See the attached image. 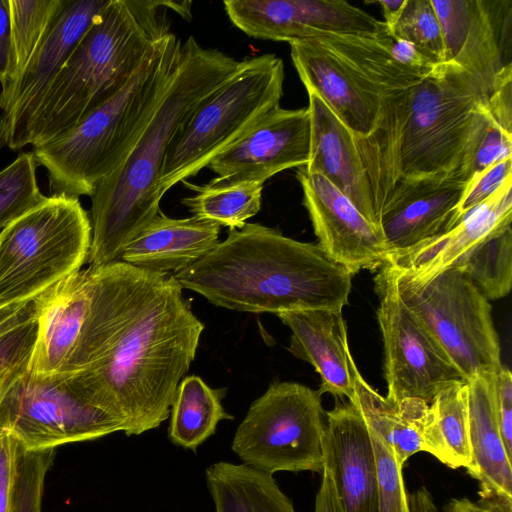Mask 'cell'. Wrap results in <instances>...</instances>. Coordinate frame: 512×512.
<instances>
[{
  "instance_id": "1",
  "label": "cell",
  "mask_w": 512,
  "mask_h": 512,
  "mask_svg": "<svg viewBox=\"0 0 512 512\" xmlns=\"http://www.w3.org/2000/svg\"><path fill=\"white\" fill-rule=\"evenodd\" d=\"M87 314L59 378L127 436L168 419L204 324L171 273L114 261L88 267Z\"/></svg>"
},
{
  "instance_id": "2",
  "label": "cell",
  "mask_w": 512,
  "mask_h": 512,
  "mask_svg": "<svg viewBox=\"0 0 512 512\" xmlns=\"http://www.w3.org/2000/svg\"><path fill=\"white\" fill-rule=\"evenodd\" d=\"M492 88L453 62L418 84L386 96L373 131L352 136L378 217L402 180L457 174L483 125Z\"/></svg>"
},
{
  "instance_id": "3",
  "label": "cell",
  "mask_w": 512,
  "mask_h": 512,
  "mask_svg": "<svg viewBox=\"0 0 512 512\" xmlns=\"http://www.w3.org/2000/svg\"><path fill=\"white\" fill-rule=\"evenodd\" d=\"M183 289L215 306L250 313L329 309L349 303L353 274L318 244L301 242L259 223L227 237L172 274Z\"/></svg>"
},
{
  "instance_id": "4",
  "label": "cell",
  "mask_w": 512,
  "mask_h": 512,
  "mask_svg": "<svg viewBox=\"0 0 512 512\" xmlns=\"http://www.w3.org/2000/svg\"><path fill=\"white\" fill-rule=\"evenodd\" d=\"M226 53L204 48L190 36L157 110L122 165L91 197V244L87 262L97 267L121 260L128 246L159 214L158 179L175 134L213 92L243 67Z\"/></svg>"
},
{
  "instance_id": "5",
  "label": "cell",
  "mask_w": 512,
  "mask_h": 512,
  "mask_svg": "<svg viewBox=\"0 0 512 512\" xmlns=\"http://www.w3.org/2000/svg\"><path fill=\"white\" fill-rule=\"evenodd\" d=\"M176 1L109 0L56 76L17 149L69 130L122 90L170 31Z\"/></svg>"
},
{
  "instance_id": "6",
  "label": "cell",
  "mask_w": 512,
  "mask_h": 512,
  "mask_svg": "<svg viewBox=\"0 0 512 512\" xmlns=\"http://www.w3.org/2000/svg\"><path fill=\"white\" fill-rule=\"evenodd\" d=\"M182 43L169 33L114 97L69 130L33 147L38 165L47 171L52 195L91 196L122 165L176 73Z\"/></svg>"
},
{
  "instance_id": "7",
  "label": "cell",
  "mask_w": 512,
  "mask_h": 512,
  "mask_svg": "<svg viewBox=\"0 0 512 512\" xmlns=\"http://www.w3.org/2000/svg\"><path fill=\"white\" fill-rule=\"evenodd\" d=\"M284 64L274 54L246 59L240 71L206 98L172 139L158 179L162 196L196 175L280 106Z\"/></svg>"
},
{
  "instance_id": "8",
  "label": "cell",
  "mask_w": 512,
  "mask_h": 512,
  "mask_svg": "<svg viewBox=\"0 0 512 512\" xmlns=\"http://www.w3.org/2000/svg\"><path fill=\"white\" fill-rule=\"evenodd\" d=\"M91 222L79 198L51 195L0 232V305L36 298L87 262Z\"/></svg>"
},
{
  "instance_id": "9",
  "label": "cell",
  "mask_w": 512,
  "mask_h": 512,
  "mask_svg": "<svg viewBox=\"0 0 512 512\" xmlns=\"http://www.w3.org/2000/svg\"><path fill=\"white\" fill-rule=\"evenodd\" d=\"M386 264V263H385ZM392 271L401 301L441 346L465 381L494 376L503 365L489 300L451 267L422 283Z\"/></svg>"
},
{
  "instance_id": "10",
  "label": "cell",
  "mask_w": 512,
  "mask_h": 512,
  "mask_svg": "<svg viewBox=\"0 0 512 512\" xmlns=\"http://www.w3.org/2000/svg\"><path fill=\"white\" fill-rule=\"evenodd\" d=\"M325 426L318 390L275 380L250 405L231 448L242 464L270 475L322 473Z\"/></svg>"
},
{
  "instance_id": "11",
  "label": "cell",
  "mask_w": 512,
  "mask_h": 512,
  "mask_svg": "<svg viewBox=\"0 0 512 512\" xmlns=\"http://www.w3.org/2000/svg\"><path fill=\"white\" fill-rule=\"evenodd\" d=\"M122 431L117 420L77 396L57 377L27 371L0 398V435L25 451L56 449Z\"/></svg>"
},
{
  "instance_id": "12",
  "label": "cell",
  "mask_w": 512,
  "mask_h": 512,
  "mask_svg": "<svg viewBox=\"0 0 512 512\" xmlns=\"http://www.w3.org/2000/svg\"><path fill=\"white\" fill-rule=\"evenodd\" d=\"M377 320L384 344L387 399L415 398L431 404L455 383L466 382L420 320L401 301L395 277L384 264L375 278Z\"/></svg>"
},
{
  "instance_id": "13",
  "label": "cell",
  "mask_w": 512,
  "mask_h": 512,
  "mask_svg": "<svg viewBox=\"0 0 512 512\" xmlns=\"http://www.w3.org/2000/svg\"><path fill=\"white\" fill-rule=\"evenodd\" d=\"M109 0H64L47 35L19 76L1 88L0 148L18 141L48 88Z\"/></svg>"
},
{
  "instance_id": "14",
  "label": "cell",
  "mask_w": 512,
  "mask_h": 512,
  "mask_svg": "<svg viewBox=\"0 0 512 512\" xmlns=\"http://www.w3.org/2000/svg\"><path fill=\"white\" fill-rule=\"evenodd\" d=\"M231 23L246 35L288 42L324 34L374 37L382 21L347 1L336 0H226Z\"/></svg>"
},
{
  "instance_id": "15",
  "label": "cell",
  "mask_w": 512,
  "mask_h": 512,
  "mask_svg": "<svg viewBox=\"0 0 512 512\" xmlns=\"http://www.w3.org/2000/svg\"><path fill=\"white\" fill-rule=\"evenodd\" d=\"M296 177L318 245L353 275L362 270L378 271L389 255L381 230L322 175L302 166Z\"/></svg>"
},
{
  "instance_id": "16",
  "label": "cell",
  "mask_w": 512,
  "mask_h": 512,
  "mask_svg": "<svg viewBox=\"0 0 512 512\" xmlns=\"http://www.w3.org/2000/svg\"><path fill=\"white\" fill-rule=\"evenodd\" d=\"M453 62L493 90L511 65V0H431Z\"/></svg>"
},
{
  "instance_id": "17",
  "label": "cell",
  "mask_w": 512,
  "mask_h": 512,
  "mask_svg": "<svg viewBox=\"0 0 512 512\" xmlns=\"http://www.w3.org/2000/svg\"><path fill=\"white\" fill-rule=\"evenodd\" d=\"M289 45L293 65L307 92L319 96L352 136L369 135L386 97L382 90L318 38Z\"/></svg>"
},
{
  "instance_id": "18",
  "label": "cell",
  "mask_w": 512,
  "mask_h": 512,
  "mask_svg": "<svg viewBox=\"0 0 512 512\" xmlns=\"http://www.w3.org/2000/svg\"><path fill=\"white\" fill-rule=\"evenodd\" d=\"M310 134L308 108L279 106L207 167L218 178L265 183L279 172L307 165Z\"/></svg>"
},
{
  "instance_id": "19",
  "label": "cell",
  "mask_w": 512,
  "mask_h": 512,
  "mask_svg": "<svg viewBox=\"0 0 512 512\" xmlns=\"http://www.w3.org/2000/svg\"><path fill=\"white\" fill-rule=\"evenodd\" d=\"M323 458L343 512H378L377 464L369 429L348 400L326 413Z\"/></svg>"
},
{
  "instance_id": "20",
  "label": "cell",
  "mask_w": 512,
  "mask_h": 512,
  "mask_svg": "<svg viewBox=\"0 0 512 512\" xmlns=\"http://www.w3.org/2000/svg\"><path fill=\"white\" fill-rule=\"evenodd\" d=\"M466 185L458 174L398 182L379 214L388 257L450 230Z\"/></svg>"
},
{
  "instance_id": "21",
  "label": "cell",
  "mask_w": 512,
  "mask_h": 512,
  "mask_svg": "<svg viewBox=\"0 0 512 512\" xmlns=\"http://www.w3.org/2000/svg\"><path fill=\"white\" fill-rule=\"evenodd\" d=\"M512 177L485 203L450 230L410 249L392 254L388 264L398 274L422 283L451 268L479 242L511 226Z\"/></svg>"
},
{
  "instance_id": "22",
  "label": "cell",
  "mask_w": 512,
  "mask_h": 512,
  "mask_svg": "<svg viewBox=\"0 0 512 512\" xmlns=\"http://www.w3.org/2000/svg\"><path fill=\"white\" fill-rule=\"evenodd\" d=\"M37 334L27 372L61 374L79 338L90 301L89 269H80L36 297Z\"/></svg>"
},
{
  "instance_id": "23",
  "label": "cell",
  "mask_w": 512,
  "mask_h": 512,
  "mask_svg": "<svg viewBox=\"0 0 512 512\" xmlns=\"http://www.w3.org/2000/svg\"><path fill=\"white\" fill-rule=\"evenodd\" d=\"M292 332L287 350L310 363L320 376L318 392L355 400V365L341 310L309 309L277 314Z\"/></svg>"
},
{
  "instance_id": "24",
  "label": "cell",
  "mask_w": 512,
  "mask_h": 512,
  "mask_svg": "<svg viewBox=\"0 0 512 512\" xmlns=\"http://www.w3.org/2000/svg\"><path fill=\"white\" fill-rule=\"evenodd\" d=\"M494 376H478L467 382L471 460L466 468L480 483L476 504L483 512H512L511 457L494 413Z\"/></svg>"
},
{
  "instance_id": "25",
  "label": "cell",
  "mask_w": 512,
  "mask_h": 512,
  "mask_svg": "<svg viewBox=\"0 0 512 512\" xmlns=\"http://www.w3.org/2000/svg\"><path fill=\"white\" fill-rule=\"evenodd\" d=\"M307 93L311 134L309 160L304 166L306 171L326 178L380 229L368 178L352 134L319 96Z\"/></svg>"
},
{
  "instance_id": "26",
  "label": "cell",
  "mask_w": 512,
  "mask_h": 512,
  "mask_svg": "<svg viewBox=\"0 0 512 512\" xmlns=\"http://www.w3.org/2000/svg\"><path fill=\"white\" fill-rule=\"evenodd\" d=\"M220 226L199 219L170 218L161 211L125 248L121 261L162 273H175L203 257L219 242Z\"/></svg>"
},
{
  "instance_id": "27",
  "label": "cell",
  "mask_w": 512,
  "mask_h": 512,
  "mask_svg": "<svg viewBox=\"0 0 512 512\" xmlns=\"http://www.w3.org/2000/svg\"><path fill=\"white\" fill-rule=\"evenodd\" d=\"M355 400L352 402L373 430L393 453L399 466L422 451L421 430L429 404L409 398L395 403L380 395L353 367Z\"/></svg>"
},
{
  "instance_id": "28",
  "label": "cell",
  "mask_w": 512,
  "mask_h": 512,
  "mask_svg": "<svg viewBox=\"0 0 512 512\" xmlns=\"http://www.w3.org/2000/svg\"><path fill=\"white\" fill-rule=\"evenodd\" d=\"M205 479L215 512H296L273 475L244 464L213 463Z\"/></svg>"
},
{
  "instance_id": "29",
  "label": "cell",
  "mask_w": 512,
  "mask_h": 512,
  "mask_svg": "<svg viewBox=\"0 0 512 512\" xmlns=\"http://www.w3.org/2000/svg\"><path fill=\"white\" fill-rule=\"evenodd\" d=\"M421 448L446 466L470 463L467 382L441 391L429 405L421 430Z\"/></svg>"
},
{
  "instance_id": "30",
  "label": "cell",
  "mask_w": 512,
  "mask_h": 512,
  "mask_svg": "<svg viewBox=\"0 0 512 512\" xmlns=\"http://www.w3.org/2000/svg\"><path fill=\"white\" fill-rule=\"evenodd\" d=\"M226 393V388H211L196 375L182 379L170 407L169 440L195 452L220 421L234 419L222 405Z\"/></svg>"
},
{
  "instance_id": "31",
  "label": "cell",
  "mask_w": 512,
  "mask_h": 512,
  "mask_svg": "<svg viewBox=\"0 0 512 512\" xmlns=\"http://www.w3.org/2000/svg\"><path fill=\"white\" fill-rule=\"evenodd\" d=\"M184 183L196 194L182 203L193 216L220 227L241 229L261 209L264 183L218 177L202 186Z\"/></svg>"
},
{
  "instance_id": "32",
  "label": "cell",
  "mask_w": 512,
  "mask_h": 512,
  "mask_svg": "<svg viewBox=\"0 0 512 512\" xmlns=\"http://www.w3.org/2000/svg\"><path fill=\"white\" fill-rule=\"evenodd\" d=\"M452 267L469 278L488 300L508 295L512 286L511 226L479 242Z\"/></svg>"
},
{
  "instance_id": "33",
  "label": "cell",
  "mask_w": 512,
  "mask_h": 512,
  "mask_svg": "<svg viewBox=\"0 0 512 512\" xmlns=\"http://www.w3.org/2000/svg\"><path fill=\"white\" fill-rule=\"evenodd\" d=\"M64 0H9L11 56L2 87L14 81L39 47Z\"/></svg>"
},
{
  "instance_id": "34",
  "label": "cell",
  "mask_w": 512,
  "mask_h": 512,
  "mask_svg": "<svg viewBox=\"0 0 512 512\" xmlns=\"http://www.w3.org/2000/svg\"><path fill=\"white\" fill-rule=\"evenodd\" d=\"M37 166L31 151L20 154L0 171V232L47 198L37 183Z\"/></svg>"
},
{
  "instance_id": "35",
  "label": "cell",
  "mask_w": 512,
  "mask_h": 512,
  "mask_svg": "<svg viewBox=\"0 0 512 512\" xmlns=\"http://www.w3.org/2000/svg\"><path fill=\"white\" fill-rule=\"evenodd\" d=\"M394 36L414 44L435 65L448 61L442 27L431 0H408Z\"/></svg>"
},
{
  "instance_id": "36",
  "label": "cell",
  "mask_w": 512,
  "mask_h": 512,
  "mask_svg": "<svg viewBox=\"0 0 512 512\" xmlns=\"http://www.w3.org/2000/svg\"><path fill=\"white\" fill-rule=\"evenodd\" d=\"M512 158V133L491 119L485 121L471 139L457 172L465 183L493 164Z\"/></svg>"
},
{
  "instance_id": "37",
  "label": "cell",
  "mask_w": 512,
  "mask_h": 512,
  "mask_svg": "<svg viewBox=\"0 0 512 512\" xmlns=\"http://www.w3.org/2000/svg\"><path fill=\"white\" fill-rule=\"evenodd\" d=\"M56 449L25 451L19 447L14 512H42L45 478Z\"/></svg>"
},
{
  "instance_id": "38",
  "label": "cell",
  "mask_w": 512,
  "mask_h": 512,
  "mask_svg": "<svg viewBox=\"0 0 512 512\" xmlns=\"http://www.w3.org/2000/svg\"><path fill=\"white\" fill-rule=\"evenodd\" d=\"M36 334L37 306L29 319L0 336V398L7 387L27 371Z\"/></svg>"
},
{
  "instance_id": "39",
  "label": "cell",
  "mask_w": 512,
  "mask_h": 512,
  "mask_svg": "<svg viewBox=\"0 0 512 512\" xmlns=\"http://www.w3.org/2000/svg\"><path fill=\"white\" fill-rule=\"evenodd\" d=\"M368 426V425H367ZM378 474V512H411L402 467L382 439L369 427Z\"/></svg>"
},
{
  "instance_id": "40",
  "label": "cell",
  "mask_w": 512,
  "mask_h": 512,
  "mask_svg": "<svg viewBox=\"0 0 512 512\" xmlns=\"http://www.w3.org/2000/svg\"><path fill=\"white\" fill-rule=\"evenodd\" d=\"M510 177L512 158L497 162L471 178L456 206L452 228L473 209L489 200Z\"/></svg>"
},
{
  "instance_id": "41",
  "label": "cell",
  "mask_w": 512,
  "mask_h": 512,
  "mask_svg": "<svg viewBox=\"0 0 512 512\" xmlns=\"http://www.w3.org/2000/svg\"><path fill=\"white\" fill-rule=\"evenodd\" d=\"M493 408L506 452L512 458V374L504 365L493 379Z\"/></svg>"
},
{
  "instance_id": "42",
  "label": "cell",
  "mask_w": 512,
  "mask_h": 512,
  "mask_svg": "<svg viewBox=\"0 0 512 512\" xmlns=\"http://www.w3.org/2000/svg\"><path fill=\"white\" fill-rule=\"evenodd\" d=\"M19 445L10 435H0V512H14Z\"/></svg>"
},
{
  "instance_id": "43",
  "label": "cell",
  "mask_w": 512,
  "mask_h": 512,
  "mask_svg": "<svg viewBox=\"0 0 512 512\" xmlns=\"http://www.w3.org/2000/svg\"><path fill=\"white\" fill-rule=\"evenodd\" d=\"M375 37L397 63L410 70L428 75L436 66L414 44L389 34L383 21Z\"/></svg>"
},
{
  "instance_id": "44",
  "label": "cell",
  "mask_w": 512,
  "mask_h": 512,
  "mask_svg": "<svg viewBox=\"0 0 512 512\" xmlns=\"http://www.w3.org/2000/svg\"><path fill=\"white\" fill-rule=\"evenodd\" d=\"M491 119L512 133V64L499 74L487 102Z\"/></svg>"
},
{
  "instance_id": "45",
  "label": "cell",
  "mask_w": 512,
  "mask_h": 512,
  "mask_svg": "<svg viewBox=\"0 0 512 512\" xmlns=\"http://www.w3.org/2000/svg\"><path fill=\"white\" fill-rule=\"evenodd\" d=\"M11 56V23L9 0H0V83H4Z\"/></svg>"
},
{
  "instance_id": "46",
  "label": "cell",
  "mask_w": 512,
  "mask_h": 512,
  "mask_svg": "<svg viewBox=\"0 0 512 512\" xmlns=\"http://www.w3.org/2000/svg\"><path fill=\"white\" fill-rule=\"evenodd\" d=\"M315 512H343L336 496L331 476L323 469L322 482L316 496Z\"/></svg>"
},
{
  "instance_id": "47",
  "label": "cell",
  "mask_w": 512,
  "mask_h": 512,
  "mask_svg": "<svg viewBox=\"0 0 512 512\" xmlns=\"http://www.w3.org/2000/svg\"><path fill=\"white\" fill-rule=\"evenodd\" d=\"M408 0H377L371 3L380 5L384 25L389 34L394 35L396 24L398 23Z\"/></svg>"
},
{
  "instance_id": "48",
  "label": "cell",
  "mask_w": 512,
  "mask_h": 512,
  "mask_svg": "<svg viewBox=\"0 0 512 512\" xmlns=\"http://www.w3.org/2000/svg\"><path fill=\"white\" fill-rule=\"evenodd\" d=\"M411 512H438L433 498L425 489L415 491L409 496Z\"/></svg>"
},
{
  "instance_id": "49",
  "label": "cell",
  "mask_w": 512,
  "mask_h": 512,
  "mask_svg": "<svg viewBox=\"0 0 512 512\" xmlns=\"http://www.w3.org/2000/svg\"><path fill=\"white\" fill-rule=\"evenodd\" d=\"M445 512H483L481 508L467 498H453L445 507Z\"/></svg>"
},
{
  "instance_id": "50",
  "label": "cell",
  "mask_w": 512,
  "mask_h": 512,
  "mask_svg": "<svg viewBox=\"0 0 512 512\" xmlns=\"http://www.w3.org/2000/svg\"><path fill=\"white\" fill-rule=\"evenodd\" d=\"M15 304H16V303H15ZM12 305H13V304H11V305H6V306H1V305H0V312H1V311H3V310H5L6 308H8V307L12 306Z\"/></svg>"
}]
</instances>
